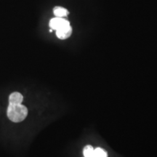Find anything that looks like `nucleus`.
<instances>
[{
  "label": "nucleus",
  "mask_w": 157,
  "mask_h": 157,
  "mask_svg": "<svg viewBox=\"0 0 157 157\" xmlns=\"http://www.w3.org/2000/svg\"><path fill=\"white\" fill-rule=\"evenodd\" d=\"M72 34V28L71 25H66L63 28L56 30V36L60 39H66Z\"/></svg>",
  "instance_id": "3"
},
{
  "label": "nucleus",
  "mask_w": 157,
  "mask_h": 157,
  "mask_svg": "<svg viewBox=\"0 0 157 157\" xmlns=\"http://www.w3.org/2000/svg\"><path fill=\"white\" fill-rule=\"evenodd\" d=\"M53 13L55 16L58 17H66L68 15V10L62 7H56L53 9Z\"/></svg>",
  "instance_id": "5"
},
{
  "label": "nucleus",
  "mask_w": 157,
  "mask_h": 157,
  "mask_svg": "<svg viewBox=\"0 0 157 157\" xmlns=\"http://www.w3.org/2000/svg\"><path fill=\"white\" fill-rule=\"evenodd\" d=\"M93 157H108V153L103 148L98 147L94 149Z\"/></svg>",
  "instance_id": "6"
},
{
  "label": "nucleus",
  "mask_w": 157,
  "mask_h": 157,
  "mask_svg": "<svg viewBox=\"0 0 157 157\" xmlns=\"http://www.w3.org/2000/svg\"><path fill=\"white\" fill-rule=\"evenodd\" d=\"M23 101V96L20 93L15 92L10 94L9 97V103L13 104H21Z\"/></svg>",
  "instance_id": "4"
},
{
  "label": "nucleus",
  "mask_w": 157,
  "mask_h": 157,
  "mask_svg": "<svg viewBox=\"0 0 157 157\" xmlns=\"http://www.w3.org/2000/svg\"><path fill=\"white\" fill-rule=\"evenodd\" d=\"M28 109L21 104L9 103L7 107V115L9 119L13 122L18 123L23 121L28 116Z\"/></svg>",
  "instance_id": "1"
},
{
  "label": "nucleus",
  "mask_w": 157,
  "mask_h": 157,
  "mask_svg": "<svg viewBox=\"0 0 157 157\" xmlns=\"http://www.w3.org/2000/svg\"><path fill=\"white\" fill-rule=\"evenodd\" d=\"M68 25H70L69 21H67L66 18L58 17H53V18L51 19L50 21V23H49L50 29L56 31Z\"/></svg>",
  "instance_id": "2"
},
{
  "label": "nucleus",
  "mask_w": 157,
  "mask_h": 157,
  "mask_svg": "<svg viewBox=\"0 0 157 157\" xmlns=\"http://www.w3.org/2000/svg\"><path fill=\"white\" fill-rule=\"evenodd\" d=\"M94 152L93 147L90 145H87L84 146L83 149V154L84 157H93Z\"/></svg>",
  "instance_id": "7"
}]
</instances>
